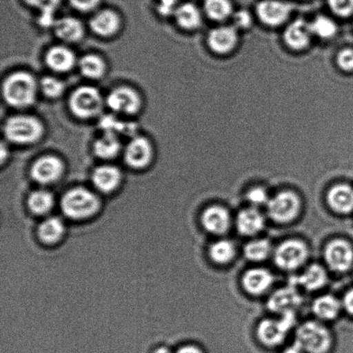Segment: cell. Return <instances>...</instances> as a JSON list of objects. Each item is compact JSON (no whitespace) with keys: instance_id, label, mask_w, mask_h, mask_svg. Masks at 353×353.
Segmentation results:
<instances>
[{"instance_id":"obj_22","label":"cell","mask_w":353,"mask_h":353,"mask_svg":"<svg viewBox=\"0 0 353 353\" xmlns=\"http://www.w3.org/2000/svg\"><path fill=\"white\" fill-rule=\"evenodd\" d=\"M272 275L265 269H252L245 273L242 283L248 292L259 295L272 285Z\"/></svg>"},{"instance_id":"obj_36","label":"cell","mask_w":353,"mask_h":353,"mask_svg":"<svg viewBox=\"0 0 353 353\" xmlns=\"http://www.w3.org/2000/svg\"><path fill=\"white\" fill-rule=\"evenodd\" d=\"M270 252L271 245L265 240L252 241L245 245L244 249L245 257L254 261H261L268 258Z\"/></svg>"},{"instance_id":"obj_7","label":"cell","mask_w":353,"mask_h":353,"mask_svg":"<svg viewBox=\"0 0 353 353\" xmlns=\"http://www.w3.org/2000/svg\"><path fill=\"white\" fill-rule=\"evenodd\" d=\"M106 103L114 112L134 115L139 112L141 100L140 95L134 89L119 86L109 93Z\"/></svg>"},{"instance_id":"obj_27","label":"cell","mask_w":353,"mask_h":353,"mask_svg":"<svg viewBox=\"0 0 353 353\" xmlns=\"http://www.w3.org/2000/svg\"><path fill=\"white\" fill-rule=\"evenodd\" d=\"M26 5L37 9L40 12L39 23L41 26H54L55 21L54 13L60 6L62 0H23Z\"/></svg>"},{"instance_id":"obj_28","label":"cell","mask_w":353,"mask_h":353,"mask_svg":"<svg viewBox=\"0 0 353 353\" xmlns=\"http://www.w3.org/2000/svg\"><path fill=\"white\" fill-rule=\"evenodd\" d=\"M79 72L84 77L98 79L105 74L106 65L105 61L97 54H85L78 62Z\"/></svg>"},{"instance_id":"obj_15","label":"cell","mask_w":353,"mask_h":353,"mask_svg":"<svg viewBox=\"0 0 353 353\" xmlns=\"http://www.w3.org/2000/svg\"><path fill=\"white\" fill-rule=\"evenodd\" d=\"M45 61L54 72H65L72 70L76 64L74 52L64 46H54L48 50Z\"/></svg>"},{"instance_id":"obj_23","label":"cell","mask_w":353,"mask_h":353,"mask_svg":"<svg viewBox=\"0 0 353 353\" xmlns=\"http://www.w3.org/2000/svg\"><path fill=\"white\" fill-rule=\"evenodd\" d=\"M121 172L113 165H101L96 168L92 174L95 186L103 192H112L121 181Z\"/></svg>"},{"instance_id":"obj_26","label":"cell","mask_w":353,"mask_h":353,"mask_svg":"<svg viewBox=\"0 0 353 353\" xmlns=\"http://www.w3.org/2000/svg\"><path fill=\"white\" fill-rule=\"evenodd\" d=\"M174 16L178 26L185 30L196 29L202 21L199 9L192 3H185L179 6Z\"/></svg>"},{"instance_id":"obj_20","label":"cell","mask_w":353,"mask_h":353,"mask_svg":"<svg viewBox=\"0 0 353 353\" xmlns=\"http://www.w3.org/2000/svg\"><path fill=\"white\" fill-rule=\"evenodd\" d=\"M202 223L205 230L214 234L225 233L230 227V214L223 208L214 206L204 211Z\"/></svg>"},{"instance_id":"obj_32","label":"cell","mask_w":353,"mask_h":353,"mask_svg":"<svg viewBox=\"0 0 353 353\" xmlns=\"http://www.w3.org/2000/svg\"><path fill=\"white\" fill-rule=\"evenodd\" d=\"M63 232V223L54 217L44 221L39 228L40 238L46 243H54L60 240Z\"/></svg>"},{"instance_id":"obj_31","label":"cell","mask_w":353,"mask_h":353,"mask_svg":"<svg viewBox=\"0 0 353 353\" xmlns=\"http://www.w3.org/2000/svg\"><path fill=\"white\" fill-rule=\"evenodd\" d=\"M203 7L208 17L216 21L228 19L233 12L230 0H205Z\"/></svg>"},{"instance_id":"obj_2","label":"cell","mask_w":353,"mask_h":353,"mask_svg":"<svg viewBox=\"0 0 353 353\" xmlns=\"http://www.w3.org/2000/svg\"><path fill=\"white\" fill-rule=\"evenodd\" d=\"M44 132L43 123L34 117L19 115L10 117L3 125V134L10 143L29 145L37 143Z\"/></svg>"},{"instance_id":"obj_38","label":"cell","mask_w":353,"mask_h":353,"mask_svg":"<svg viewBox=\"0 0 353 353\" xmlns=\"http://www.w3.org/2000/svg\"><path fill=\"white\" fill-rule=\"evenodd\" d=\"M41 90L48 99H57L63 94L64 83L54 77H44L40 83Z\"/></svg>"},{"instance_id":"obj_4","label":"cell","mask_w":353,"mask_h":353,"mask_svg":"<svg viewBox=\"0 0 353 353\" xmlns=\"http://www.w3.org/2000/svg\"><path fill=\"white\" fill-rule=\"evenodd\" d=\"M296 343L307 353H326L331 347V336L326 327L309 321L297 330Z\"/></svg>"},{"instance_id":"obj_10","label":"cell","mask_w":353,"mask_h":353,"mask_svg":"<svg viewBox=\"0 0 353 353\" xmlns=\"http://www.w3.org/2000/svg\"><path fill=\"white\" fill-rule=\"evenodd\" d=\"M153 158V147L143 137H134L124 151V159L130 168L140 169L147 167Z\"/></svg>"},{"instance_id":"obj_34","label":"cell","mask_w":353,"mask_h":353,"mask_svg":"<svg viewBox=\"0 0 353 353\" xmlns=\"http://www.w3.org/2000/svg\"><path fill=\"white\" fill-rule=\"evenodd\" d=\"M234 245L228 241H217L210 248L211 259L218 264H227L234 258Z\"/></svg>"},{"instance_id":"obj_11","label":"cell","mask_w":353,"mask_h":353,"mask_svg":"<svg viewBox=\"0 0 353 353\" xmlns=\"http://www.w3.org/2000/svg\"><path fill=\"white\" fill-rule=\"evenodd\" d=\"M325 259L328 266L334 271H347L353 263V250L351 245L343 240L331 241L325 250Z\"/></svg>"},{"instance_id":"obj_19","label":"cell","mask_w":353,"mask_h":353,"mask_svg":"<svg viewBox=\"0 0 353 353\" xmlns=\"http://www.w3.org/2000/svg\"><path fill=\"white\" fill-rule=\"evenodd\" d=\"M312 34L310 24L303 20H296L285 30V43L294 50H303L309 45Z\"/></svg>"},{"instance_id":"obj_17","label":"cell","mask_w":353,"mask_h":353,"mask_svg":"<svg viewBox=\"0 0 353 353\" xmlns=\"http://www.w3.org/2000/svg\"><path fill=\"white\" fill-rule=\"evenodd\" d=\"M236 31L232 27H220L213 30L208 37L211 50L218 54H227L234 50L237 43Z\"/></svg>"},{"instance_id":"obj_41","label":"cell","mask_w":353,"mask_h":353,"mask_svg":"<svg viewBox=\"0 0 353 353\" xmlns=\"http://www.w3.org/2000/svg\"><path fill=\"white\" fill-rule=\"evenodd\" d=\"M338 65L345 71H353V50L347 48L340 52L337 57Z\"/></svg>"},{"instance_id":"obj_30","label":"cell","mask_w":353,"mask_h":353,"mask_svg":"<svg viewBox=\"0 0 353 353\" xmlns=\"http://www.w3.org/2000/svg\"><path fill=\"white\" fill-rule=\"evenodd\" d=\"M341 304L336 299L331 296H324L316 300L313 310L316 316L324 320H331L340 312Z\"/></svg>"},{"instance_id":"obj_13","label":"cell","mask_w":353,"mask_h":353,"mask_svg":"<svg viewBox=\"0 0 353 353\" xmlns=\"http://www.w3.org/2000/svg\"><path fill=\"white\" fill-rule=\"evenodd\" d=\"M292 6L281 0H263L257 6V13L263 23L278 26L288 19Z\"/></svg>"},{"instance_id":"obj_37","label":"cell","mask_w":353,"mask_h":353,"mask_svg":"<svg viewBox=\"0 0 353 353\" xmlns=\"http://www.w3.org/2000/svg\"><path fill=\"white\" fill-rule=\"evenodd\" d=\"M312 33L321 38H331L337 31L336 24L327 17L319 16L310 23Z\"/></svg>"},{"instance_id":"obj_40","label":"cell","mask_w":353,"mask_h":353,"mask_svg":"<svg viewBox=\"0 0 353 353\" xmlns=\"http://www.w3.org/2000/svg\"><path fill=\"white\" fill-rule=\"evenodd\" d=\"M72 8L81 12H91L95 10L101 3V0H69Z\"/></svg>"},{"instance_id":"obj_6","label":"cell","mask_w":353,"mask_h":353,"mask_svg":"<svg viewBox=\"0 0 353 353\" xmlns=\"http://www.w3.org/2000/svg\"><path fill=\"white\" fill-rule=\"evenodd\" d=\"M281 320H265L258 327V336L263 344L274 347L281 343L287 333L294 325L293 312L282 314Z\"/></svg>"},{"instance_id":"obj_47","label":"cell","mask_w":353,"mask_h":353,"mask_svg":"<svg viewBox=\"0 0 353 353\" xmlns=\"http://www.w3.org/2000/svg\"><path fill=\"white\" fill-rule=\"evenodd\" d=\"M303 349L296 343L295 345H292V347L287 348L283 353H303Z\"/></svg>"},{"instance_id":"obj_46","label":"cell","mask_w":353,"mask_h":353,"mask_svg":"<svg viewBox=\"0 0 353 353\" xmlns=\"http://www.w3.org/2000/svg\"><path fill=\"white\" fill-rule=\"evenodd\" d=\"M176 353H202V352L194 345H185V347L179 349Z\"/></svg>"},{"instance_id":"obj_48","label":"cell","mask_w":353,"mask_h":353,"mask_svg":"<svg viewBox=\"0 0 353 353\" xmlns=\"http://www.w3.org/2000/svg\"><path fill=\"white\" fill-rule=\"evenodd\" d=\"M154 353H171V352L169 351L168 348L161 347L157 349V350L155 351Z\"/></svg>"},{"instance_id":"obj_21","label":"cell","mask_w":353,"mask_h":353,"mask_svg":"<svg viewBox=\"0 0 353 353\" xmlns=\"http://www.w3.org/2000/svg\"><path fill=\"white\" fill-rule=\"evenodd\" d=\"M327 202L332 209L341 214L353 210V189L347 185L333 187L327 194Z\"/></svg>"},{"instance_id":"obj_33","label":"cell","mask_w":353,"mask_h":353,"mask_svg":"<svg viewBox=\"0 0 353 353\" xmlns=\"http://www.w3.org/2000/svg\"><path fill=\"white\" fill-rule=\"evenodd\" d=\"M99 124L103 132L122 134L134 137V131H136L134 124L122 122L112 116L103 117Z\"/></svg>"},{"instance_id":"obj_25","label":"cell","mask_w":353,"mask_h":353,"mask_svg":"<svg viewBox=\"0 0 353 353\" xmlns=\"http://www.w3.org/2000/svg\"><path fill=\"white\" fill-rule=\"evenodd\" d=\"M236 225L239 232L244 235H254L264 227V218L258 210L248 209L238 214Z\"/></svg>"},{"instance_id":"obj_16","label":"cell","mask_w":353,"mask_h":353,"mask_svg":"<svg viewBox=\"0 0 353 353\" xmlns=\"http://www.w3.org/2000/svg\"><path fill=\"white\" fill-rule=\"evenodd\" d=\"M301 303V296L292 287L279 290L270 297L268 307L273 312H292Z\"/></svg>"},{"instance_id":"obj_45","label":"cell","mask_w":353,"mask_h":353,"mask_svg":"<svg viewBox=\"0 0 353 353\" xmlns=\"http://www.w3.org/2000/svg\"><path fill=\"white\" fill-rule=\"evenodd\" d=\"M344 306L349 314L353 316V289L349 290L344 297Z\"/></svg>"},{"instance_id":"obj_3","label":"cell","mask_w":353,"mask_h":353,"mask_svg":"<svg viewBox=\"0 0 353 353\" xmlns=\"http://www.w3.org/2000/svg\"><path fill=\"white\" fill-rule=\"evenodd\" d=\"M103 99L99 90L92 86H81L72 93L69 108L75 117L89 119L102 112Z\"/></svg>"},{"instance_id":"obj_24","label":"cell","mask_w":353,"mask_h":353,"mask_svg":"<svg viewBox=\"0 0 353 353\" xmlns=\"http://www.w3.org/2000/svg\"><path fill=\"white\" fill-rule=\"evenodd\" d=\"M121 143L117 134L110 132H103V136L95 141L93 144V152L97 157L109 160L119 154Z\"/></svg>"},{"instance_id":"obj_5","label":"cell","mask_w":353,"mask_h":353,"mask_svg":"<svg viewBox=\"0 0 353 353\" xmlns=\"http://www.w3.org/2000/svg\"><path fill=\"white\" fill-rule=\"evenodd\" d=\"M99 208V200L93 193L84 188L71 190L62 201V209L68 216L74 219L91 216Z\"/></svg>"},{"instance_id":"obj_44","label":"cell","mask_w":353,"mask_h":353,"mask_svg":"<svg viewBox=\"0 0 353 353\" xmlns=\"http://www.w3.org/2000/svg\"><path fill=\"white\" fill-rule=\"evenodd\" d=\"M234 21L238 26L242 28H248L250 26V24L252 23L250 14H249L247 12H243V10H242V12H239L236 14H235Z\"/></svg>"},{"instance_id":"obj_9","label":"cell","mask_w":353,"mask_h":353,"mask_svg":"<svg viewBox=\"0 0 353 353\" xmlns=\"http://www.w3.org/2000/svg\"><path fill=\"white\" fill-rule=\"evenodd\" d=\"M307 258L306 245L299 241H287L276 249L275 262L280 268L290 271L299 268Z\"/></svg>"},{"instance_id":"obj_43","label":"cell","mask_w":353,"mask_h":353,"mask_svg":"<svg viewBox=\"0 0 353 353\" xmlns=\"http://www.w3.org/2000/svg\"><path fill=\"white\" fill-rule=\"evenodd\" d=\"M178 0H159L158 10L162 16L174 15L178 8Z\"/></svg>"},{"instance_id":"obj_14","label":"cell","mask_w":353,"mask_h":353,"mask_svg":"<svg viewBox=\"0 0 353 353\" xmlns=\"http://www.w3.org/2000/svg\"><path fill=\"white\" fill-rule=\"evenodd\" d=\"M120 26L119 14L109 9L96 12L90 21V27L93 32L103 37L114 36L119 30Z\"/></svg>"},{"instance_id":"obj_35","label":"cell","mask_w":353,"mask_h":353,"mask_svg":"<svg viewBox=\"0 0 353 353\" xmlns=\"http://www.w3.org/2000/svg\"><path fill=\"white\" fill-rule=\"evenodd\" d=\"M29 205L34 213L43 214L51 209L53 205V196L46 190H37L31 194Z\"/></svg>"},{"instance_id":"obj_1","label":"cell","mask_w":353,"mask_h":353,"mask_svg":"<svg viewBox=\"0 0 353 353\" xmlns=\"http://www.w3.org/2000/svg\"><path fill=\"white\" fill-rule=\"evenodd\" d=\"M37 88L36 79L29 72H13L3 81V99L14 108H26L36 100Z\"/></svg>"},{"instance_id":"obj_12","label":"cell","mask_w":353,"mask_h":353,"mask_svg":"<svg viewBox=\"0 0 353 353\" xmlns=\"http://www.w3.org/2000/svg\"><path fill=\"white\" fill-rule=\"evenodd\" d=\"M63 168V163L60 159L53 155H45L34 162L30 174L37 182L50 183L60 178Z\"/></svg>"},{"instance_id":"obj_39","label":"cell","mask_w":353,"mask_h":353,"mask_svg":"<svg viewBox=\"0 0 353 353\" xmlns=\"http://www.w3.org/2000/svg\"><path fill=\"white\" fill-rule=\"evenodd\" d=\"M330 9L341 17H348L353 13V0H327Z\"/></svg>"},{"instance_id":"obj_18","label":"cell","mask_w":353,"mask_h":353,"mask_svg":"<svg viewBox=\"0 0 353 353\" xmlns=\"http://www.w3.org/2000/svg\"><path fill=\"white\" fill-rule=\"evenodd\" d=\"M53 27L55 34L65 43H77L84 36V26L75 17H61L55 21Z\"/></svg>"},{"instance_id":"obj_29","label":"cell","mask_w":353,"mask_h":353,"mask_svg":"<svg viewBox=\"0 0 353 353\" xmlns=\"http://www.w3.org/2000/svg\"><path fill=\"white\" fill-rule=\"evenodd\" d=\"M327 281V274L325 270L318 265H312L299 276L295 279V283H299L309 290L320 289Z\"/></svg>"},{"instance_id":"obj_42","label":"cell","mask_w":353,"mask_h":353,"mask_svg":"<svg viewBox=\"0 0 353 353\" xmlns=\"http://www.w3.org/2000/svg\"><path fill=\"white\" fill-rule=\"evenodd\" d=\"M248 199L249 202L256 206L269 202L268 193L264 189L259 188V187L249 190Z\"/></svg>"},{"instance_id":"obj_8","label":"cell","mask_w":353,"mask_h":353,"mask_svg":"<svg viewBox=\"0 0 353 353\" xmlns=\"http://www.w3.org/2000/svg\"><path fill=\"white\" fill-rule=\"evenodd\" d=\"M299 209L300 200L293 192L279 193L268 202L270 216L279 223H289L295 219Z\"/></svg>"}]
</instances>
